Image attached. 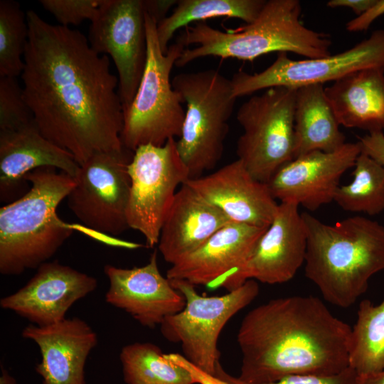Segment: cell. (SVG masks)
<instances>
[{
	"mask_svg": "<svg viewBox=\"0 0 384 384\" xmlns=\"http://www.w3.org/2000/svg\"><path fill=\"white\" fill-rule=\"evenodd\" d=\"M28 38L21 75L24 98L41 134L79 165L122 149L123 106L108 55L76 29L26 12Z\"/></svg>",
	"mask_w": 384,
	"mask_h": 384,
	"instance_id": "6da1fadb",
	"label": "cell"
},
{
	"mask_svg": "<svg viewBox=\"0 0 384 384\" xmlns=\"http://www.w3.org/2000/svg\"><path fill=\"white\" fill-rule=\"evenodd\" d=\"M351 327L318 297L293 295L251 309L237 334L241 353L236 377L265 384L300 375H333L348 366Z\"/></svg>",
	"mask_w": 384,
	"mask_h": 384,
	"instance_id": "7a4b0ae2",
	"label": "cell"
},
{
	"mask_svg": "<svg viewBox=\"0 0 384 384\" xmlns=\"http://www.w3.org/2000/svg\"><path fill=\"white\" fill-rule=\"evenodd\" d=\"M307 232L305 276L328 302L348 308L384 270V225L361 215L334 224L302 213Z\"/></svg>",
	"mask_w": 384,
	"mask_h": 384,
	"instance_id": "3957f363",
	"label": "cell"
},
{
	"mask_svg": "<svg viewBox=\"0 0 384 384\" xmlns=\"http://www.w3.org/2000/svg\"><path fill=\"white\" fill-rule=\"evenodd\" d=\"M31 184L20 198L0 209V272L18 275L48 262L78 229L104 235L60 218L57 208L75 185V178L52 167H42L24 178Z\"/></svg>",
	"mask_w": 384,
	"mask_h": 384,
	"instance_id": "277c9868",
	"label": "cell"
},
{
	"mask_svg": "<svg viewBox=\"0 0 384 384\" xmlns=\"http://www.w3.org/2000/svg\"><path fill=\"white\" fill-rule=\"evenodd\" d=\"M301 13L298 0H268L253 22L235 30L222 31L206 21L188 26L177 41L198 46L185 48L175 65L183 67L206 56L252 61L272 52L311 59L331 55L329 36L306 27Z\"/></svg>",
	"mask_w": 384,
	"mask_h": 384,
	"instance_id": "5b68a950",
	"label": "cell"
},
{
	"mask_svg": "<svg viewBox=\"0 0 384 384\" xmlns=\"http://www.w3.org/2000/svg\"><path fill=\"white\" fill-rule=\"evenodd\" d=\"M157 22L145 11L147 55L137 92L123 111L120 134L124 147L134 151L139 146H163L179 137L186 111L183 99L172 86L170 75L185 46L176 41L164 53L156 33Z\"/></svg>",
	"mask_w": 384,
	"mask_h": 384,
	"instance_id": "8992f818",
	"label": "cell"
},
{
	"mask_svg": "<svg viewBox=\"0 0 384 384\" xmlns=\"http://www.w3.org/2000/svg\"><path fill=\"white\" fill-rule=\"evenodd\" d=\"M171 84L186 104L177 149L189 178H196L220 160L237 98L230 80L215 69L178 74Z\"/></svg>",
	"mask_w": 384,
	"mask_h": 384,
	"instance_id": "52a82bcc",
	"label": "cell"
},
{
	"mask_svg": "<svg viewBox=\"0 0 384 384\" xmlns=\"http://www.w3.org/2000/svg\"><path fill=\"white\" fill-rule=\"evenodd\" d=\"M184 297L179 312L166 317L160 324L162 336L181 346L183 356L201 370L216 375L221 367L218 348L220 334L228 321L249 305L259 294L256 280L220 296L200 294L196 287L182 279H169Z\"/></svg>",
	"mask_w": 384,
	"mask_h": 384,
	"instance_id": "ba28073f",
	"label": "cell"
},
{
	"mask_svg": "<svg viewBox=\"0 0 384 384\" xmlns=\"http://www.w3.org/2000/svg\"><path fill=\"white\" fill-rule=\"evenodd\" d=\"M297 88L274 87L242 103L237 120L243 129L237 142L239 159L257 180L268 183L294 158Z\"/></svg>",
	"mask_w": 384,
	"mask_h": 384,
	"instance_id": "9c48e42d",
	"label": "cell"
},
{
	"mask_svg": "<svg viewBox=\"0 0 384 384\" xmlns=\"http://www.w3.org/2000/svg\"><path fill=\"white\" fill-rule=\"evenodd\" d=\"M128 172L131 187L127 223L152 248L158 245L176 189L189 179V171L172 138L161 146L146 144L136 149Z\"/></svg>",
	"mask_w": 384,
	"mask_h": 384,
	"instance_id": "30bf717a",
	"label": "cell"
},
{
	"mask_svg": "<svg viewBox=\"0 0 384 384\" xmlns=\"http://www.w3.org/2000/svg\"><path fill=\"white\" fill-rule=\"evenodd\" d=\"M133 155V151L123 147L97 153L80 165L67 199L70 210L86 228L107 236L120 235L129 228L128 166Z\"/></svg>",
	"mask_w": 384,
	"mask_h": 384,
	"instance_id": "8fae6325",
	"label": "cell"
},
{
	"mask_svg": "<svg viewBox=\"0 0 384 384\" xmlns=\"http://www.w3.org/2000/svg\"><path fill=\"white\" fill-rule=\"evenodd\" d=\"M384 68V30L374 31L353 47L319 58L294 60L278 53L265 70L250 74L239 70L230 79L233 97L238 98L274 87L297 88L311 84L336 81L353 72Z\"/></svg>",
	"mask_w": 384,
	"mask_h": 384,
	"instance_id": "7c38bea8",
	"label": "cell"
},
{
	"mask_svg": "<svg viewBox=\"0 0 384 384\" xmlns=\"http://www.w3.org/2000/svg\"><path fill=\"white\" fill-rule=\"evenodd\" d=\"M307 232L299 206L279 202L277 213L246 260L207 287L232 291L249 279L269 284L291 280L304 264Z\"/></svg>",
	"mask_w": 384,
	"mask_h": 384,
	"instance_id": "4fadbf2b",
	"label": "cell"
},
{
	"mask_svg": "<svg viewBox=\"0 0 384 384\" xmlns=\"http://www.w3.org/2000/svg\"><path fill=\"white\" fill-rule=\"evenodd\" d=\"M87 39L95 52L112 58L124 110L137 92L146 61L144 1L105 0L91 21Z\"/></svg>",
	"mask_w": 384,
	"mask_h": 384,
	"instance_id": "5bb4252c",
	"label": "cell"
},
{
	"mask_svg": "<svg viewBox=\"0 0 384 384\" xmlns=\"http://www.w3.org/2000/svg\"><path fill=\"white\" fill-rule=\"evenodd\" d=\"M360 144L346 143L332 152L312 151L283 165L268 182L279 202H294L314 211L334 201L343 174L353 168Z\"/></svg>",
	"mask_w": 384,
	"mask_h": 384,
	"instance_id": "9a60e30c",
	"label": "cell"
},
{
	"mask_svg": "<svg viewBox=\"0 0 384 384\" xmlns=\"http://www.w3.org/2000/svg\"><path fill=\"white\" fill-rule=\"evenodd\" d=\"M96 279L58 261L46 262L16 292L3 297L2 309L10 310L36 326L65 319L68 309L95 290Z\"/></svg>",
	"mask_w": 384,
	"mask_h": 384,
	"instance_id": "2e32d148",
	"label": "cell"
},
{
	"mask_svg": "<svg viewBox=\"0 0 384 384\" xmlns=\"http://www.w3.org/2000/svg\"><path fill=\"white\" fill-rule=\"evenodd\" d=\"M104 272L109 280L106 302L144 326H160L185 306L183 296L161 274L156 250L142 267L127 269L107 265Z\"/></svg>",
	"mask_w": 384,
	"mask_h": 384,
	"instance_id": "e0dca14e",
	"label": "cell"
},
{
	"mask_svg": "<svg viewBox=\"0 0 384 384\" xmlns=\"http://www.w3.org/2000/svg\"><path fill=\"white\" fill-rule=\"evenodd\" d=\"M184 183L219 208L232 222L267 228L279 203L267 183L254 178L237 159Z\"/></svg>",
	"mask_w": 384,
	"mask_h": 384,
	"instance_id": "ac0fdd59",
	"label": "cell"
},
{
	"mask_svg": "<svg viewBox=\"0 0 384 384\" xmlns=\"http://www.w3.org/2000/svg\"><path fill=\"white\" fill-rule=\"evenodd\" d=\"M22 336L39 347L41 361L36 370L42 384H85V366L97 336L82 319L65 318L55 324L26 326Z\"/></svg>",
	"mask_w": 384,
	"mask_h": 384,
	"instance_id": "d6986e66",
	"label": "cell"
},
{
	"mask_svg": "<svg viewBox=\"0 0 384 384\" xmlns=\"http://www.w3.org/2000/svg\"><path fill=\"white\" fill-rule=\"evenodd\" d=\"M52 167L75 178L80 165L68 151L47 139L35 121L14 129L0 130V198L9 201L24 188L25 176Z\"/></svg>",
	"mask_w": 384,
	"mask_h": 384,
	"instance_id": "ffe728a7",
	"label": "cell"
},
{
	"mask_svg": "<svg viewBox=\"0 0 384 384\" xmlns=\"http://www.w3.org/2000/svg\"><path fill=\"white\" fill-rule=\"evenodd\" d=\"M230 222L219 208L183 183L177 191L161 227L158 250L164 260L172 265Z\"/></svg>",
	"mask_w": 384,
	"mask_h": 384,
	"instance_id": "44dd1931",
	"label": "cell"
},
{
	"mask_svg": "<svg viewBox=\"0 0 384 384\" xmlns=\"http://www.w3.org/2000/svg\"><path fill=\"white\" fill-rule=\"evenodd\" d=\"M267 228L230 222L166 272L169 279L208 286L240 266Z\"/></svg>",
	"mask_w": 384,
	"mask_h": 384,
	"instance_id": "7402d4cb",
	"label": "cell"
},
{
	"mask_svg": "<svg viewBox=\"0 0 384 384\" xmlns=\"http://www.w3.org/2000/svg\"><path fill=\"white\" fill-rule=\"evenodd\" d=\"M338 124L369 133L384 129V68L357 70L324 88Z\"/></svg>",
	"mask_w": 384,
	"mask_h": 384,
	"instance_id": "603a6c76",
	"label": "cell"
},
{
	"mask_svg": "<svg viewBox=\"0 0 384 384\" xmlns=\"http://www.w3.org/2000/svg\"><path fill=\"white\" fill-rule=\"evenodd\" d=\"M323 84L297 88L294 107V158L312 151H335L346 142Z\"/></svg>",
	"mask_w": 384,
	"mask_h": 384,
	"instance_id": "cb8c5ba5",
	"label": "cell"
},
{
	"mask_svg": "<svg viewBox=\"0 0 384 384\" xmlns=\"http://www.w3.org/2000/svg\"><path fill=\"white\" fill-rule=\"evenodd\" d=\"M265 0H180L173 12L157 23L156 33L164 53L176 31L191 23L203 22L216 17L235 18L246 23L253 22Z\"/></svg>",
	"mask_w": 384,
	"mask_h": 384,
	"instance_id": "d4e9b609",
	"label": "cell"
},
{
	"mask_svg": "<svg viewBox=\"0 0 384 384\" xmlns=\"http://www.w3.org/2000/svg\"><path fill=\"white\" fill-rule=\"evenodd\" d=\"M348 366L361 377L384 370V299L377 305L361 301L351 327Z\"/></svg>",
	"mask_w": 384,
	"mask_h": 384,
	"instance_id": "484cf974",
	"label": "cell"
},
{
	"mask_svg": "<svg viewBox=\"0 0 384 384\" xmlns=\"http://www.w3.org/2000/svg\"><path fill=\"white\" fill-rule=\"evenodd\" d=\"M119 359L127 384H196L185 368L151 343L136 342L124 346Z\"/></svg>",
	"mask_w": 384,
	"mask_h": 384,
	"instance_id": "4316f807",
	"label": "cell"
},
{
	"mask_svg": "<svg viewBox=\"0 0 384 384\" xmlns=\"http://www.w3.org/2000/svg\"><path fill=\"white\" fill-rule=\"evenodd\" d=\"M353 169L352 181L339 186L334 201L346 211L380 214L384 210V168L361 152Z\"/></svg>",
	"mask_w": 384,
	"mask_h": 384,
	"instance_id": "83f0119b",
	"label": "cell"
},
{
	"mask_svg": "<svg viewBox=\"0 0 384 384\" xmlns=\"http://www.w3.org/2000/svg\"><path fill=\"white\" fill-rule=\"evenodd\" d=\"M28 38L26 14L20 4L0 1V76L16 78L24 69V53Z\"/></svg>",
	"mask_w": 384,
	"mask_h": 384,
	"instance_id": "f1b7e54d",
	"label": "cell"
},
{
	"mask_svg": "<svg viewBox=\"0 0 384 384\" xmlns=\"http://www.w3.org/2000/svg\"><path fill=\"white\" fill-rule=\"evenodd\" d=\"M33 120L16 78L0 76V130L14 129Z\"/></svg>",
	"mask_w": 384,
	"mask_h": 384,
	"instance_id": "f546056e",
	"label": "cell"
},
{
	"mask_svg": "<svg viewBox=\"0 0 384 384\" xmlns=\"http://www.w3.org/2000/svg\"><path fill=\"white\" fill-rule=\"evenodd\" d=\"M105 0H41L40 4L63 26L79 25L85 20L92 21Z\"/></svg>",
	"mask_w": 384,
	"mask_h": 384,
	"instance_id": "4dcf8cb0",
	"label": "cell"
},
{
	"mask_svg": "<svg viewBox=\"0 0 384 384\" xmlns=\"http://www.w3.org/2000/svg\"><path fill=\"white\" fill-rule=\"evenodd\" d=\"M218 377L231 384H250L238 380L227 373L221 367ZM265 384H358V376L349 366L343 370L333 375H300L286 377L276 382Z\"/></svg>",
	"mask_w": 384,
	"mask_h": 384,
	"instance_id": "1f68e13d",
	"label": "cell"
},
{
	"mask_svg": "<svg viewBox=\"0 0 384 384\" xmlns=\"http://www.w3.org/2000/svg\"><path fill=\"white\" fill-rule=\"evenodd\" d=\"M167 357L174 363L185 368L191 375L196 384H231L218 376L208 373L193 365L179 353H166Z\"/></svg>",
	"mask_w": 384,
	"mask_h": 384,
	"instance_id": "d6a6232c",
	"label": "cell"
},
{
	"mask_svg": "<svg viewBox=\"0 0 384 384\" xmlns=\"http://www.w3.org/2000/svg\"><path fill=\"white\" fill-rule=\"evenodd\" d=\"M361 152L367 154L384 168V134L383 132L369 133L359 138Z\"/></svg>",
	"mask_w": 384,
	"mask_h": 384,
	"instance_id": "836d02e7",
	"label": "cell"
},
{
	"mask_svg": "<svg viewBox=\"0 0 384 384\" xmlns=\"http://www.w3.org/2000/svg\"><path fill=\"white\" fill-rule=\"evenodd\" d=\"M384 14V0H376L375 3L363 13L351 19L346 24L349 32H361L368 28L371 23Z\"/></svg>",
	"mask_w": 384,
	"mask_h": 384,
	"instance_id": "e575fe53",
	"label": "cell"
},
{
	"mask_svg": "<svg viewBox=\"0 0 384 384\" xmlns=\"http://www.w3.org/2000/svg\"><path fill=\"white\" fill-rule=\"evenodd\" d=\"M178 1L174 0H145V11L153 16L157 23L166 18L169 10L176 6Z\"/></svg>",
	"mask_w": 384,
	"mask_h": 384,
	"instance_id": "d590c367",
	"label": "cell"
},
{
	"mask_svg": "<svg viewBox=\"0 0 384 384\" xmlns=\"http://www.w3.org/2000/svg\"><path fill=\"white\" fill-rule=\"evenodd\" d=\"M376 0H330L326 3L328 7H345L351 9L357 16H359L368 9L371 7Z\"/></svg>",
	"mask_w": 384,
	"mask_h": 384,
	"instance_id": "8d00e7d4",
	"label": "cell"
},
{
	"mask_svg": "<svg viewBox=\"0 0 384 384\" xmlns=\"http://www.w3.org/2000/svg\"><path fill=\"white\" fill-rule=\"evenodd\" d=\"M358 384H384V370L365 377H358Z\"/></svg>",
	"mask_w": 384,
	"mask_h": 384,
	"instance_id": "74e56055",
	"label": "cell"
},
{
	"mask_svg": "<svg viewBox=\"0 0 384 384\" xmlns=\"http://www.w3.org/2000/svg\"><path fill=\"white\" fill-rule=\"evenodd\" d=\"M1 371L0 384H17L15 378L2 366Z\"/></svg>",
	"mask_w": 384,
	"mask_h": 384,
	"instance_id": "f35d334b",
	"label": "cell"
}]
</instances>
